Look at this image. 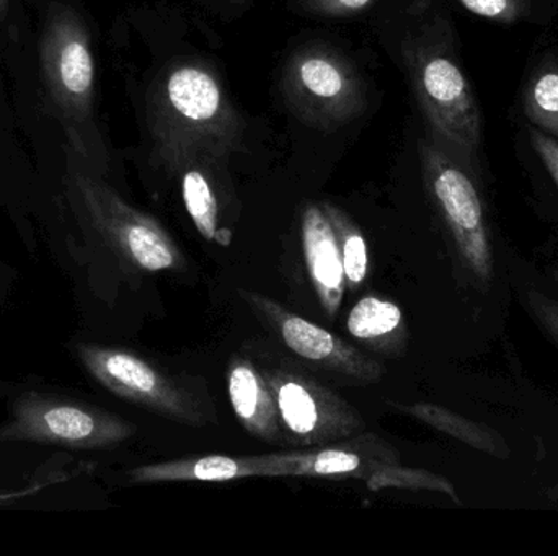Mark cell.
I'll return each mask as SVG.
<instances>
[{"label": "cell", "instance_id": "obj_16", "mask_svg": "<svg viewBox=\"0 0 558 556\" xmlns=\"http://www.w3.org/2000/svg\"><path fill=\"white\" fill-rule=\"evenodd\" d=\"M347 330L364 348L386 358L405 355L409 332L402 309L376 296L363 297L354 304L347 319Z\"/></svg>", "mask_w": 558, "mask_h": 556}, {"label": "cell", "instance_id": "obj_10", "mask_svg": "<svg viewBox=\"0 0 558 556\" xmlns=\"http://www.w3.org/2000/svg\"><path fill=\"white\" fill-rule=\"evenodd\" d=\"M412 81L426 120L458 156H474L481 144V113L459 65L442 52L415 51Z\"/></svg>", "mask_w": 558, "mask_h": 556}, {"label": "cell", "instance_id": "obj_22", "mask_svg": "<svg viewBox=\"0 0 558 556\" xmlns=\"http://www.w3.org/2000/svg\"><path fill=\"white\" fill-rule=\"evenodd\" d=\"M464 9L484 18L513 22L520 15V0H459Z\"/></svg>", "mask_w": 558, "mask_h": 556}, {"label": "cell", "instance_id": "obj_3", "mask_svg": "<svg viewBox=\"0 0 558 556\" xmlns=\"http://www.w3.org/2000/svg\"><path fill=\"white\" fill-rule=\"evenodd\" d=\"M65 195L77 218L113 251L128 271H182L186 258L153 215L124 201L95 170L68 150Z\"/></svg>", "mask_w": 558, "mask_h": 556}, {"label": "cell", "instance_id": "obj_7", "mask_svg": "<svg viewBox=\"0 0 558 556\" xmlns=\"http://www.w3.org/2000/svg\"><path fill=\"white\" fill-rule=\"evenodd\" d=\"M282 90L302 123L331 131L366 110V90L354 65L335 49L307 46L286 62Z\"/></svg>", "mask_w": 558, "mask_h": 556}, {"label": "cell", "instance_id": "obj_4", "mask_svg": "<svg viewBox=\"0 0 558 556\" xmlns=\"http://www.w3.org/2000/svg\"><path fill=\"white\" fill-rule=\"evenodd\" d=\"M264 462L265 479H354L363 480L371 492L386 489L433 492L461 503L454 485L446 477L403 466L399 450L373 433H360L348 440L305 450L264 454Z\"/></svg>", "mask_w": 558, "mask_h": 556}, {"label": "cell", "instance_id": "obj_19", "mask_svg": "<svg viewBox=\"0 0 558 556\" xmlns=\"http://www.w3.org/2000/svg\"><path fill=\"white\" fill-rule=\"evenodd\" d=\"M526 114L541 129L558 137V69H544L531 82Z\"/></svg>", "mask_w": 558, "mask_h": 556}, {"label": "cell", "instance_id": "obj_13", "mask_svg": "<svg viewBox=\"0 0 558 556\" xmlns=\"http://www.w3.org/2000/svg\"><path fill=\"white\" fill-rule=\"evenodd\" d=\"M228 394L235 418L254 440L286 444L274 392L260 369L245 356H234L229 362Z\"/></svg>", "mask_w": 558, "mask_h": 556}, {"label": "cell", "instance_id": "obj_21", "mask_svg": "<svg viewBox=\"0 0 558 556\" xmlns=\"http://www.w3.org/2000/svg\"><path fill=\"white\" fill-rule=\"evenodd\" d=\"M376 0H299V5L311 15L341 18V16L356 15Z\"/></svg>", "mask_w": 558, "mask_h": 556}, {"label": "cell", "instance_id": "obj_8", "mask_svg": "<svg viewBox=\"0 0 558 556\" xmlns=\"http://www.w3.org/2000/svg\"><path fill=\"white\" fill-rule=\"evenodd\" d=\"M420 157L426 188L448 228L462 267L475 283L490 286L495 274L494 247L474 182L445 149L432 140L420 143Z\"/></svg>", "mask_w": 558, "mask_h": 556}, {"label": "cell", "instance_id": "obj_20", "mask_svg": "<svg viewBox=\"0 0 558 556\" xmlns=\"http://www.w3.org/2000/svg\"><path fill=\"white\" fill-rule=\"evenodd\" d=\"M527 307L544 332L558 345V299L539 289L527 291Z\"/></svg>", "mask_w": 558, "mask_h": 556}, {"label": "cell", "instance_id": "obj_1", "mask_svg": "<svg viewBox=\"0 0 558 556\" xmlns=\"http://www.w3.org/2000/svg\"><path fill=\"white\" fill-rule=\"evenodd\" d=\"M147 123L167 166L205 156L225 162L239 150L244 124L221 78L202 62L167 65L150 88Z\"/></svg>", "mask_w": 558, "mask_h": 556}, {"label": "cell", "instance_id": "obj_18", "mask_svg": "<svg viewBox=\"0 0 558 556\" xmlns=\"http://www.w3.org/2000/svg\"><path fill=\"white\" fill-rule=\"evenodd\" d=\"M328 221L337 235L340 247L341 260H343L344 280L351 293H356L366 283L369 274V254H367L366 238L361 232L360 225L330 202H322Z\"/></svg>", "mask_w": 558, "mask_h": 556}, {"label": "cell", "instance_id": "obj_14", "mask_svg": "<svg viewBox=\"0 0 558 556\" xmlns=\"http://www.w3.org/2000/svg\"><path fill=\"white\" fill-rule=\"evenodd\" d=\"M265 479L262 456H203L169 462L149 464L128 472V480L136 485L180 482H234V480Z\"/></svg>", "mask_w": 558, "mask_h": 556}, {"label": "cell", "instance_id": "obj_5", "mask_svg": "<svg viewBox=\"0 0 558 556\" xmlns=\"http://www.w3.org/2000/svg\"><path fill=\"white\" fill-rule=\"evenodd\" d=\"M72 349L88 375L124 401L186 427L205 428L216 421L208 398L189 379L167 374L128 349L84 342Z\"/></svg>", "mask_w": 558, "mask_h": 556}, {"label": "cell", "instance_id": "obj_25", "mask_svg": "<svg viewBox=\"0 0 558 556\" xmlns=\"http://www.w3.org/2000/svg\"><path fill=\"white\" fill-rule=\"evenodd\" d=\"M546 496L547 499H549L550 505L557 506L558 508V486L547 490Z\"/></svg>", "mask_w": 558, "mask_h": 556}, {"label": "cell", "instance_id": "obj_6", "mask_svg": "<svg viewBox=\"0 0 558 556\" xmlns=\"http://www.w3.org/2000/svg\"><path fill=\"white\" fill-rule=\"evenodd\" d=\"M136 424L110 411L62 395L16 391L0 443L51 444L74 450H105L136 434Z\"/></svg>", "mask_w": 558, "mask_h": 556}, {"label": "cell", "instance_id": "obj_23", "mask_svg": "<svg viewBox=\"0 0 558 556\" xmlns=\"http://www.w3.org/2000/svg\"><path fill=\"white\" fill-rule=\"evenodd\" d=\"M531 143L539 156L541 162L553 176L558 186V140L543 131H531Z\"/></svg>", "mask_w": 558, "mask_h": 556}, {"label": "cell", "instance_id": "obj_12", "mask_svg": "<svg viewBox=\"0 0 558 556\" xmlns=\"http://www.w3.org/2000/svg\"><path fill=\"white\" fill-rule=\"evenodd\" d=\"M301 238L308 276L322 309L335 319L347 293V280L337 235L322 202H308L302 211Z\"/></svg>", "mask_w": 558, "mask_h": 556}, {"label": "cell", "instance_id": "obj_11", "mask_svg": "<svg viewBox=\"0 0 558 556\" xmlns=\"http://www.w3.org/2000/svg\"><path fill=\"white\" fill-rule=\"evenodd\" d=\"M241 296L260 320L277 333L289 351L295 353L299 358L351 381L363 384L383 381L386 374L384 366L367 358L340 336L289 312L281 304L254 291H241Z\"/></svg>", "mask_w": 558, "mask_h": 556}, {"label": "cell", "instance_id": "obj_9", "mask_svg": "<svg viewBox=\"0 0 558 556\" xmlns=\"http://www.w3.org/2000/svg\"><path fill=\"white\" fill-rule=\"evenodd\" d=\"M262 374L274 392L289 446H327L366 431L353 405L294 366H268Z\"/></svg>", "mask_w": 558, "mask_h": 556}, {"label": "cell", "instance_id": "obj_27", "mask_svg": "<svg viewBox=\"0 0 558 556\" xmlns=\"http://www.w3.org/2000/svg\"><path fill=\"white\" fill-rule=\"evenodd\" d=\"M556 280H557V283H558V270L556 271Z\"/></svg>", "mask_w": 558, "mask_h": 556}, {"label": "cell", "instance_id": "obj_17", "mask_svg": "<svg viewBox=\"0 0 558 556\" xmlns=\"http://www.w3.org/2000/svg\"><path fill=\"white\" fill-rule=\"evenodd\" d=\"M396 408H399L409 417L428 424L433 430L468 444L478 453L488 454L495 459H510L511 449L507 441L497 430L487 427V424L477 423V421L469 420V418L448 410V408L426 404V401H418V404L413 405H396Z\"/></svg>", "mask_w": 558, "mask_h": 556}, {"label": "cell", "instance_id": "obj_26", "mask_svg": "<svg viewBox=\"0 0 558 556\" xmlns=\"http://www.w3.org/2000/svg\"><path fill=\"white\" fill-rule=\"evenodd\" d=\"M10 12V0H0V20H5Z\"/></svg>", "mask_w": 558, "mask_h": 556}, {"label": "cell", "instance_id": "obj_15", "mask_svg": "<svg viewBox=\"0 0 558 556\" xmlns=\"http://www.w3.org/2000/svg\"><path fill=\"white\" fill-rule=\"evenodd\" d=\"M215 163L221 162L205 156H192L180 159L169 169L180 175L183 202L199 234L211 244L229 247L232 227L222 214L221 195L213 172H209Z\"/></svg>", "mask_w": 558, "mask_h": 556}, {"label": "cell", "instance_id": "obj_2", "mask_svg": "<svg viewBox=\"0 0 558 556\" xmlns=\"http://www.w3.org/2000/svg\"><path fill=\"white\" fill-rule=\"evenodd\" d=\"M43 87L65 146L92 170L107 163V150L95 114L97 67L90 32L81 13L54 3L39 39Z\"/></svg>", "mask_w": 558, "mask_h": 556}, {"label": "cell", "instance_id": "obj_24", "mask_svg": "<svg viewBox=\"0 0 558 556\" xmlns=\"http://www.w3.org/2000/svg\"><path fill=\"white\" fill-rule=\"evenodd\" d=\"M19 388L15 385L5 384V382H0V398L7 397L9 394H15Z\"/></svg>", "mask_w": 558, "mask_h": 556}]
</instances>
